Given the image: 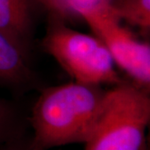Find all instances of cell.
<instances>
[{"instance_id": "cell-1", "label": "cell", "mask_w": 150, "mask_h": 150, "mask_svg": "<svg viewBox=\"0 0 150 150\" xmlns=\"http://www.w3.org/2000/svg\"><path fill=\"white\" fill-rule=\"evenodd\" d=\"M105 93L98 85L77 82L45 89L28 118L33 148L49 150L85 143L100 116Z\"/></svg>"}, {"instance_id": "cell-2", "label": "cell", "mask_w": 150, "mask_h": 150, "mask_svg": "<svg viewBox=\"0 0 150 150\" xmlns=\"http://www.w3.org/2000/svg\"><path fill=\"white\" fill-rule=\"evenodd\" d=\"M150 99L138 86L119 83L105 93L85 150H146Z\"/></svg>"}, {"instance_id": "cell-3", "label": "cell", "mask_w": 150, "mask_h": 150, "mask_svg": "<svg viewBox=\"0 0 150 150\" xmlns=\"http://www.w3.org/2000/svg\"><path fill=\"white\" fill-rule=\"evenodd\" d=\"M51 15L54 22L43 39V48L75 82L98 86L123 83L111 54L99 38L74 30L61 21L62 17Z\"/></svg>"}, {"instance_id": "cell-4", "label": "cell", "mask_w": 150, "mask_h": 150, "mask_svg": "<svg viewBox=\"0 0 150 150\" xmlns=\"http://www.w3.org/2000/svg\"><path fill=\"white\" fill-rule=\"evenodd\" d=\"M79 16L91 28L110 53L117 64L135 81L138 87L147 90L150 85V46L141 42L121 25L111 4L96 9L81 11Z\"/></svg>"}, {"instance_id": "cell-5", "label": "cell", "mask_w": 150, "mask_h": 150, "mask_svg": "<svg viewBox=\"0 0 150 150\" xmlns=\"http://www.w3.org/2000/svg\"><path fill=\"white\" fill-rule=\"evenodd\" d=\"M31 23V0H0V30L25 52Z\"/></svg>"}, {"instance_id": "cell-6", "label": "cell", "mask_w": 150, "mask_h": 150, "mask_svg": "<svg viewBox=\"0 0 150 150\" xmlns=\"http://www.w3.org/2000/svg\"><path fill=\"white\" fill-rule=\"evenodd\" d=\"M31 76L27 52L0 30V84L25 83Z\"/></svg>"}, {"instance_id": "cell-7", "label": "cell", "mask_w": 150, "mask_h": 150, "mask_svg": "<svg viewBox=\"0 0 150 150\" xmlns=\"http://www.w3.org/2000/svg\"><path fill=\"white\" fill-rule=\"evenodd\" d=\"M112 10L120 20L139 28H150V0H111Z\"/></svg>"}, {"instance_id": "cell-8", "label": "cell", "mask_w": 150, "mask_h": 150, "mask_svg": "<svg viewBox=\"0 0 150 150\" xmlns=\"http://www.w3.org/2000/svg\"><path fill=\"white\" fill-rule=\"evenodd\" d=\"M21 118L8 103L0 99V146L23 136Z\"/></svg>"}, {"instance_id": "cell-9", "label": "cell", "mask_w": 150, "mask_h": 150, "mask_svg": "<svg viewBox=\"0 0 150 150\" xmlns=\"http://www.w3.org/2000/svg\"><path fill=\"white\" fill-rule=\"evenodd\" d=\"M68 12L78 14L79 12L96 9L110 5L111 0H64Z\"/></svg>"}, {"instance_id": "cell-10", "label": "cell", "mask_w": 150, "mask_h": 150, "mask_svg": "<svg viewBox=\"0 0 150 150\" xmlns=\"http://www.w3.org/2000/svg\"><path fill=\"white\" fill-rule=\"evenodd\" d=\"M37 1L43 4L50 11V13L57 14L62 18H65L69 14V13L68 12L65 7L64 0H37Z\"/></svg>"}, {"instance_id": "cell-11", "label": "cell", "mask_w": 150, "mask_h": 150, "mask_svg": "<svg viewBox=\"0 0 150 150\" xmlns=\"http://www.w3.org/2000/svg\"><path fill=\"white\" fill-rule=\"evenodd\" d=\"M0 150H35L32 147L31 139H24L23 136L16 139L9 141L2 146H0Z\"/></svg>"}]
</instances>
